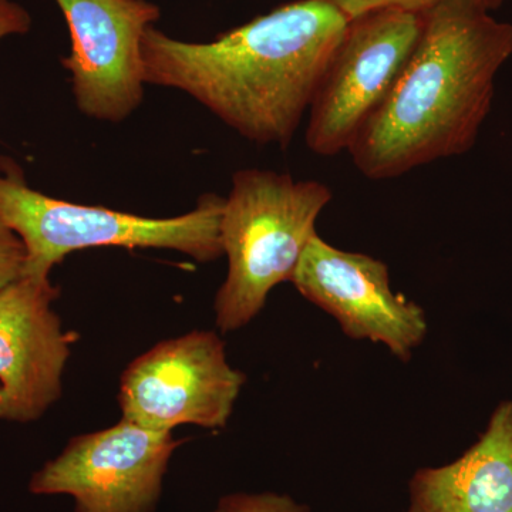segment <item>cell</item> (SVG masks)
Instances as JSON below:
<instances>
[{
	"label": "cell",
	"instance_id": "obj_1",
	"mask_svg": "<svg viewBox=\"0 0 512 512\" xmlns=\"http://www.w3.org/2000/svg\"><path fill=\"white\" fill-rule=\"evenodd\" d=\"M349 19L326 0H295L222 33L184 42L147 29V84L190 94L239 136L288 148Z\"/></svg>",
	"mask_w": 512,
	"mask_h": 512
},
{
	"label": "cell",
	"instance_id": "obj_2",
	"mask_svg": "<svg viewBox=\"0 0 512 512\" xmlns=\"http://www.w3.org/2000/svg\"><path fill=\"white\" fill-rule=\"evenodd\" d=\"M421 19L402 73L348 150L370 180L468 153L490 116L497 74L512 57V23L474 0H444Z\"/></svg>",
	"mask_w": 512,
	"mask_h": 512
},
{
	"label": "cell",
	"instance_id": "obj_3",
	"mask_svg": "<svg viewBox=\"0 0 512 512\" xmlns=\"http://www.w3.org/2000/svg\"><path fill=\"white\" fill-rule=\"evenodd\" d=\"M332 198L328 185L298 181L288 173L245 168L234 174L221 218L228 272L214 299L222 333L247 326L265 308L272 289L291 282Z\"/></svg>",
	"mask_w": 512,
	"mask_h": 512
},
{
	"label": "cell",
	"instance_id": "obj_4",
	"mask_svg": "<svg viewBox=\"0 0 512 512\" xmlns=\"http://www.w3.org/2000/svg\"><path fill=\"white\" fill-rule=\"evenodd\" d=\"M224 205L208 192L187 214L150 218L77 204L35 190L18 164L0 160V221L25 245L23 275L50 276L67 255L100 247L171 249L200 264L217 261Z\"/></svg>",
	"mask_w": 512,
	"mask_h": 512
},
{
	"label": "cell",
	"instance_id": "obj_5",
	"mask_svg": "<svg viewBox=\"0 0 512 512\" xmlns=\"http://www.w3.org/2000/svg\"><path fill=\"white\" fill-rule=\"evenodd\" d=\"M247 375L229 365L214 330H192L163 340L136 357L120 380L123 419L147 430L171 433L192 424L220 430L234 412Z\"/></svg>",
	"mask_w": 512,
	"mask_h": 512
},
{
	"label": "cell",
	"instance_id": "obj_6",
	"mask_svg": "<svg viewBox=\"0 0 512 512\" xmlns=\"http://www.w3.org/2000/svg\"><path fill=\"white\" fill-rule=\"evenodd\" d=\"M417 13L379 9L349 20L309 109L306 146L322 157L348 151L357 131L392 90L417 45Z\"/></svg>",
	"mask_w": 512,
	"mask_h": 512
},
{
	"label": "cell",
	"instance_id": "obj_7",
	"mask_svg": "<svg viewBox=\"0 0 512 512\" xmlns=\"http://www.w3.org/2000/svg\"><path fill=\"white\" fill-rule=\"evenodd\" d=\"M181 441L124 419L70 439L30 478L35 495H70L76 512H154Z\"/></svg>",
	"mask_w": 512,
	"mask_h": 512
},
{
	"label": "cell",
	"instance_id": "obj_8",
	"mask_svg": "<svg viewBox=\"0 0 512 512\" xmlns=\"http://www.w3.org/2000/svg\"><path fill=\"white\" fill-rule=\"evenodd\" d=\"M72 39L64 69L77 109L90 119L121 123L144 99L141 43L161 18L150 0H55Z\"/></svg>",
	"mask_w": 512,
	"mask_h": 512
},
{
	"label": "cell",
	"instance_id": "obj_9",
	"mask_svg": "<svg viewBox=\"0 0 512 512\" xmlns=\"http://www.w3.org/2000/svg\"><path fill=\"white\" fill-rule=\"evenodd\" d=\"M291 284L332 316L350 339L383 345L403 362L412 359L429 332L424 309L392 291L389 266L333 247L319 235L303 252Z\"/></svg>",
	"mask_w": 512,
	"mask_h": 512
},
{
	"label": "cell",
	"instance_id": "obj_10",
	"mask_svg": "<svg viewBox=\"0 0 512 512\" xmlns=\"http://www.w3.org/2000/svg\"><path fill=\"white\" fill-rule=\"evenodd\" d=\"M50 276L22 275L0 289V420L28 424L59 402L76 333L53 309Z\"/></svg>",
	"mask_w": 512,
	"mask_h": 512
},
{
	"label": "cell",
	"instance_id": "obj_11",
	"mask_svg": "<svg viewBox=\"0 0 512 512\" xmlns=\"http://www.w3.org/2000/svg\"><path fill=\"white\" fill-rule=\"evenodd\" d=\"M409 497L406 512H512V400L495 407L463 456L417 470Z\"/></svg>",
	"mask_w": 512,
	"mask_h": 512
},
{
	"label": "cell",
	"instance_id": "obj_12",
	"mask_svg": "<svg viewBox=\"0 0 512 512\" xmlns=\"http://www.w3.org/2000/svg\"><path fill=\"white\" fill-rule=\"evenodd\" d=\"M212 512H311L308 505L298 503L286 494L234 493L218 501Z\"/></svg>",
	"mask_w": 512,
	"mask_h": 512
},
{
	"label": "cell",
	"instance_id": "obj_13",
	"mask_svg": "<svg viewBox=\"0 0 512 512\" xmlns=\"http://www.w3.org/2000/svg\"><path fill=\"white\" fill-rule=\"evenodd\" d=\"M326 2L332 3L350 20L379 9H399L421 15L444 0H326ZM474 2L494 12L504 6L508 0H474Z\"/></svg>",
	"mask_w": 512,
	"mask_h": 512
},
{
	"label": "cell",
	"instance_id": "obj_14",
	"mask_svg": "<svg viewBox=\"0 0 512 512\" xmlns=\"http://www.w3.org/2000/svg\"><path fill=\"white\" fill-rule=\"evenodd\" d=\"M26 249L22 239L0 221V289L23 275Z\"/></svg>",
	"mask_w": 512,
	"mask_h": 512
},
{
	"label": "cell",
	"instance_id": "obj_15",
	"mask_svg": "<svg viewBox=\"0 0 512 512\" xmlns=\"http://www.w3.org/2000/svg\"><path fill=\"white\" fill-rule=\"evenodd\" d=\"M33 19L25 6L16 0H0V40L22 36L32 29Z\"/></svg>",
	"mask_w": 512,
	"mask_h": 512
}]
</instances>
